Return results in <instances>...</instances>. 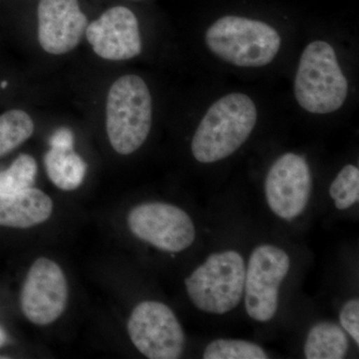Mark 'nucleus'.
I'll use <instances>...</instances> for the list:
<instances>
[{"instance_id":"5701e85b","label":"nucleus","mask_w":359,"mask_h":359,"mask_svg":"<svg viewBox=\"0 0 359 359\" xmlns=\"http://www.w3.org/2000/svg\"><path fill=\"white\" fill-rule=\"evenodd\" d=\"M0 86H1V88H6L7 86V82L6 81H2L1 84H0Z\"/></svg>"},{"instance_id":"2eb2a0df","label":"nucleus","mask_w":359,"mask_h":359,"mask_svg":"<svg viewBox=\"0 0 359 359\" xmlns=\"http://www.w3.org/2000/svg\"><path fill=\"white\" fill-rule=\"evenodd\" d=\"M44 165L49 179L60 190H76L83 183L87 164L73 150L50 148L44 156Z\"/></svg>"},{"instance_id":"39448f33","label":"nucleus","mask_w":359,"mask_h":359,"mask_svg":"<svg viewBox=\"0 0 359 359\" xmlns=\"http://www.w3.org/2000/svg\"><path fill=\"white\" fill-rule=\"evenodd\" d=\"M245 278L242 255L231 250L214 252L186 278L187 294L201 311L228 313L242 301Z\"/></svg>"},{"instance_id":"0eeeda50","label":"nucleus","mask_w":359,"mask_h":359,"mask_svg":"<svg viewBox=\"0 0 359 359\" xmlns=\"http://www.w3.org/2000/svg\"><path fill=\"white\" fill-rule=\"evenodd\" d=\"M128 332L135 347L150 359H177L186 337L173 311L159 302H141L132 311Z\"/></svg>"},{"instance_id":"4be33fe9","label":"nucleus","mask_w":359,"mask_h":359,"mask_svg":"<svg viewBox=\"0 0 359 359\" xmlns=\"http://www.w3.org/2000/svg\"><path fill=\"white\" fill-rule=\"evenodd\" d=\"M6 332H4V330H2V328H0V347L4 346V344H6Z\"/></svg>"},{"instance_id":"423d86ee","label":"nucleus","mask_w":359,"mask_h":359,"mask_svg":"<svg viewBox=\"0 0 359 359\" xmlns=\"http://www.w3.org/2000/svg\"><path fill=\"white\" fill-rule=\"evenodd\" d=\"M290 269V256L280 248L261 245L252 250L245 268L244 290L250 318L266 323L276 316L280 285Z\"/></svg>"},{"instance_id":"9d476101","label":"nucleus","mask_w":359,"mask_h":359,"mask_svg":"<svg viewBox=\"0 0 359 359\" xmlns=\"http://www.w3.org/2000/svg\"><path fill=\"white\" fill-rule=\"evenodd\" d=\"M313 180L302 156L287 153L271 165L264 182L269 209L278 218L290 221L308 207Z\"/></svg>"},{"instance_id":"a211bd4d","label":"nucleus","mask_w":359,"mask_h":359,"mask_svg":"<svg viewBox=\"0 0 359 359\" xmlns=\"http://www.w3.org/2000/svg\"><path fill=\"white\" fill-rule=\"evenodd\" d=\"M37 175V163L32 156L20 155L6 171L0 172V193L32 188Z\"/></svg>"},{"instance_id":"9b49d317","label":"nucleus","mask_w":359,"mask_h":359,"mask_svg":"<svg viewBox=\"0 0 359 359\" xmlns=\"http://www.w3.org/2000/svg\"><path fill=\"white\" fill-rule=\"evenodd\" d=\"M85 34L97 55L106 60H128L142 51L138 20L127 7L108 9L87 26Z\"/></svg>"},{"instance_id":"4468645a","label":"nucleus","mask_w":359,"mask_h":359,"mask_svg":"<svg viewBox=\"0 0 359 359\" xmlns=\"http://www.w3.org/2000/svg\"><path fill=\"white\" fill-rule=\"evenodd\" d=\"M349 341L344 328L330 321H321L309 330L304 344L308 359H341L348 351Z\"/></svg>"},{"instance_id":"aec40b11","label":"nucleus","mask_w":359,"mask_h":359,"mask_svg":"<svg viewBox=\"0 0 359 359\" xmlns=\"http://www.w3.org/2000/svg\"><path fill=\"white\" fill-rule=\"evenodd\" d=\"M340 327L344 328L356 344H359V301L353 299L344 304L339 313Z\"/></svg>"},{"instance_id":"ddd939ff","label":"nucleus","mask_w":359,"mask_h":359,"mask_svg":"<svg viewBox=\"0 0 359 359\" xmlns=\"http://www.w3.org/2000/svg\"><path fill=\"white\" fill-rule=\"evenodd\" d=\"M53 211L47 194L34 188L0 193V226L28 229L46 222Z\"/></svg>"},{"instance_id":"6e6552de","label":"nucleus","mask_w":359,"mask_h":359,"mask_svg":"<svg viewBox=\"0 0 359 359\" xmlns=\"http://www.w3.org/2000/svg\"><path fill=\"white\" fill-rule=\"evenodd\" d=\"M132 233L168 252H183L193 245L196 228L184 210L167 203H145L133 208L128 216Z\"/></svg>"},{"instance_id":"f3484780","label":"nucleus","mask_w":359,"mask_h":359,"mask_svg":"<svg viewBox=\"0 0 359 359\" xmlns=\"http://www.w3.org/2000/svg\"><path fill=\"white\" fill-rule=\"evenodd\" d=\"M205 359H266L263 347L240 339H216L205 347Z\"/></svg>"},{"instance_id":"1a4fd4ad","label":"nucleus","mask_w":359,"mask_h":359,"mask_svg":"<svg viewBox=\"0 0 359 359\" xmlns=\"http://www.w3.org/2000/svg\"><path fill=\"white\" fill-rule=\"evenodd\" d=\"M68 285L62 269L47 257H39L26 276L20 304L23 314L36 325H48L65 313Z\"/></svg>"},{"instance_id":"dca6fc26","label":"nucleus","mask_w":359,"mask_h":359,"mask_svg":"<svg viewBox=\"0 0 359 359\" xmlns=\"http://www.w3.org/2000/svg\"><path fill=\"white\" fill-rule=\"evenodd\" d=\"M34 132V123L22 110H11L0 115V157L27 141Z\"/></svg>"},{"instance_id":"f03ea898","label":"nucleus","mask_w":359,"mask_h":359,"mask_svg":"<svg viewBox=\"0 0 359 359\" xmlns=\"http://www.w3.org/2000/svg\"><path fill=\"white\" fill-rule=\"evenodd\" d=\"M152 126V97L147 84L124 75L110 87L106 102V131L118 154L130 155L147 140Z\"/></svg>"},{"instance_id":"7ed1b4c3","label":"nucleus","mask_w":359,"mask_h":359,"mask_svg":"<svg viewBox=\"0 0 359 359\" xmlns=\"http://www.w3.org/2000/svg\"><path fill=\"white\" fill-rule=\"evenodd\" d=\"M348 83L327 42L313 41L302 52L294 80V95L302 108L314 114L339 110Z\"/></svg>"},{"instance_id":"412c9836","label":"nucleus","mask_w":359,"mask_h":359,"mask_svg":"<svg viewBox=\"0 0 359 359\" xmlns=\"http://www.w3.org/2000/svg\"><path fill=\"white\" fill-rule=\"evenodd\" d=\"M74 143V134L65 127L56 130L49 139L50 148L57 150H73Z\"/></svg>"},{"instance_id":"f8f14e48","label":"nucleus","mask_w":359,"mask_h":359,"mask_svg":"<svg viewBox=\"0 0 359 359\" xmlns=\"http://www.w3.org/2000/svg\"><path fill=\"white\" fill-rule=\"evenodd\" d=\"M37 13L40 46L53 55L76 48L88 26L78 0H40Z\"/></svg>"},{"instance_id":"6ab92c4d","label":"nucleus","mask_w":359,"mask_h":359,"mask_svg":"<svg viewBox=\"0 0 359 359\" xmlns=\"http://www.w3.org/2000/svg\"><path fill=\"white\" fill-rule=\"evenodd\" d=\"M330 195L340 211L349 209L359 201V170L354 165H346L334 180Z\"/></svg>"},{"instance_id":"20e7f679","label":"nucleus","mask_w":359,"mask_h":359,"mask_svg":"<svg viewBox=\"0 0 359 359\" xmlns=\"http://www.w3.org/2000/svg\"><path fill=\"white\" fill-rule=\"evenodd\" d=\"M205 43L212 53L240 67H262L275 59L282 39L263 21L224 16L210 26Z\"/></svg>"},{"instance_id":"f257e3e1","label":"nucleus","mask_w":359,"mask_h":359,"mask_svg":"<svg viewBox=\"0 0 359 359\" xmlns=\"http://www.w3.org/2000/svg\"><path fill=\"white\" fill-rule=\"evenodd\" d=\"M257 119V107L249 96L231 93L219 99L194 134V158L204 164L226 159L244 145Z\"/></svg>"}]
</instances>
